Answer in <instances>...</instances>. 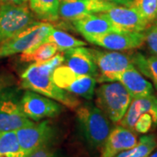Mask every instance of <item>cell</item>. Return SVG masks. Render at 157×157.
Here are the masks:
<instances>
[{
    "mask_svg": "<svg viewBox=\"0 0 157 157\" xmlns=\"http://www.w3.org/2000/svg\"><path fill=\"white\" fill-rule=\"evenodd\" d=\"M62 64L63 53H56L45 62L32 63L20 76V87L54 100L70 109H77L80 101L76 95L58 86L52 79L54 69Z\"/></svg>",
    "mask_w": 157,
    "mask_h": 157,
    "instance_id": "1",
    "label": "cell"
},
{
    "mask_svg": "<svg viewBox=\"0 0 157 157\" xmlns=\"http://www.w3.org/2000/svg\"><path fill=\"white\" fill-rule=\"evenodd\" d=\"M77 124L80 135L92 148H102L110 133L108 118L97 106L86 102L76 109Z\"/></svg>",
    "mask_w": 157,
    "mask_h": 157,
    "instance_id": "2",
    "label": "cell"
},
{
    "mask_svg": "<svg viewBox=\"0 0 157 157\" xmlns=\"http://www.w3.org/2000/svg\"><path fill=\"white\" fill-rule=\"evenodd\" d=\"M132 100L128 90L118 81L106 82L95 92L96 106L113 123L121 121Z\"/></svg>",
    "mask_w": 157,
    "mask_h": 157,
    "instance_id": "3",
    "label": "cell"
},
{
    "mask_svg": "<svg viewBox=\"0 0 157 157\" xmlns=\"http://www.w3.org/2000/svg\"><path fill=\"white\" fill-rule=\"evenodd\" d=\"M27 3L0 6V45L38 22Z\"/></svg>",
    "mask_w": 157,
    "mask_h": 157,
    "instance_id": "4",
    "label": "cell"
},
{
    "mask_svg": "<svg viewBox=\"0 0 157 157\" xmlns=\"http://www.w3.org/2000/svg\"><path fill=\"white\" fill-rule=\"evenodd\" d=\"M22 94L20 88L14 85L0 91V132L16 131L34 122L21 109Z\"/></svg>",
    "mask_w": 157,
    "mask_h": 157,
    "instance_id": "5",
    "label": "cell"
},
{
    "mask_svg": "<svg viewBox=\"0 0 157 157\" xmlns=\"http://www.w3.org/2000/svg\"><path fill=\"white\" fill-rule=\"evenodd\" d=\"M53 28L48 22L34 23L4 44L0 45V59L23 53L36 45L46 42L47 36Z\"/></svg>",
    "mask_w": 157,
    "mask_h": 157,
    "instance_id": "6",
    "label": "cell"
},
{
    "mask_svg": "<svg viewBox=\"0 0 157 157\" xmlns=\"http://www.w3.org/2000/svg\"><path fill=\"white\" fill-rule=\"evenodd\" d=\"M54 83L63 90L76 96L92 100L97 79L93 76L78 74L66 65H60L52 73Z\"/></svg>",
    "mask_w": 157,
    "mask_h": 157,
    "instance_id": "7",
    "label": "cell"
},
{
    "mask_svg": "<svg viewBox=\"0 0 157 157\" xmlns=\"http://www.w3.org/2000/svg\"><path fill=\"white\" fill-rule=\"evenodd\" d=\"M90 52L99 70L97 82H112L113 77L118 73L135 67L131 56L123 52L101 51L94 48H90Z\"/></svg>",
    "mask_w": 157,
    "mask_h": 157,
    "instance_id": "8",
    "label": "cell"
},
{
    "mask_svg": "<svg viewBox=\"0 0 157 157\" xmlns=\"http://www.w3.org/2000/svg\"><path fill=\"white\" fill-rule=\"evenodd\" d=\"M19 145L27 155L42 147L51 146L56 130L49 121H36L16 130Z\"/></svg>",
    "mask_w": 157,
    "mask_h": 157,
    "instance_id": "9",
    "label": "cell"
},
{
    "mask_svg": "<svg viewBox=\"0 0 157 157\" xmlns=\"http://www.w3.org/2000/svg\"><path fill=\"white\" fill-rule=\"evenodd\" d=\"M20 107L24 114L33 121L54 118L62 112L61 105L58 101L30 90L22 94Z\"/></svg>",
    "mask_w": 157,
    "mask_h": 157,
    "instance_id": "10",
    "label": "cell"
},
{
    "mask_svg": "<svg viewBox=\"0 0 157 157\" xmlns=\"http://www.w3.org/2000/svg\"><path fill=\"white\" fill-rule=\"evenodd\" d=\"M89 43L111 51H130L140 48L145 43L144 33L113 31L86 39Z\"/></svg>",
    "mask_w": 157,
    "mask_h": 157,
    "instance_id": "11",
    "label": "cell"
},
{
    "mask_svg": "<svg viewBox=\"0 0 157 157\" xmlns=\"http://www.w3.org/2000/svg\"><path fill=\"white\" fill-rule=\"evenodd\" d=\"M117 31L144 33L149 24L138 11L129 6H115L102 12Z\"/></svg>",
    "mask_w": 157,
    "mask_h": 157,
    "instance_id": "12",
    "label": "cell"
},
{
    "mask_svg": "<svg viewBox=\"0 0 157 157\" xmlns=\"http://www.w3.org/2000/svg\"><path fill=\"white\" fill-rule=\"evenodd\" d=\"M114 6L115 4L105 0H61L59 15L64 19L73 20L89 14L105 12Z\"/></svg>",
    "mask_w": 157,
    "mask_h": 157,
    "instance_id": "13",
    "label": "cell"
},
{
    "mask_svg": "<svg viewBox=\"0 0 157 157\" xmlns=\"http://www.w3.org/2000/svg\"><path fill=\"white\" fill-rule=\"evenodd\" d=\"M137 143L138 138L135 132L118 125L110 130L101 148V157H115L122 151L134 147Z\"/></svg>",
    "mask_w": 157,
    "mask_h": 157,
    "instance_id": "14",
    "label": "cell"
},
{
    "mask_svg": "<svg viewBox=\"0 0 157 157\" xmlns=\"http://www.w3.org/2000/svg\"><path fill=\"white\" fill-rule=\"evenodd\" d=\"M64 63L73 72L78 74L89 75L96 78L99 76V70L94 61L90 48L85 46L75 47L62 52Z\"/></svg>",
    "mask_w": 157,
    "mask_h": 157,
    "instance_id": "15",
    "label": "cell"
},
{
    "mask_svg": "<svg viewBox=\"0 0 157 157\" xmlns=\"http://www.w3.org/2000/svg\"><path fill=\"white\" fill-rule=\"evenodd\" d=\"M75 30L85 39L117 31L103 13L89 14L71 20Z\"/></svg>",
    "mask_w": 157,
    "mask_h": 157,
    "instance_id": "16",
    "label": "cell"
},
{
    "mask_svg": "<svg viewBox=\"0 0 157 157\" xmlns=\"http://www.w3.org/2000/svg\"><path fill=\"white\" fill-rule=\"evenodd\" d=\"M113 81H118L123 85L133 99L150 95L154 92L151 83L135 67L118 73L113 77Z\"/></svg>",
    "mask_w": 157,
    "mask_h": 157,
    "instance_id": "17",
    "label": "cell"
},
{
    "mask_svg": "<svg viewBox=\"0 0 157 157\" xmlns=\"http://www.w3.org/2000/svg\"><path fill=\"white\" fill-rule=\"evenodd\" d=\"M151 113L157 117V97L154 94L133 99L120 125L134 131L135 122L140 114Z\"/></svg>",
    "mask_w": 157,
    "mask_h": 157,
    "instance_id": "18",
    "label": "cell"
},
{
    "mask_svg": "<svg viewBox=\"0 0 157 157\" xmlns=\"http://www.w3.org/2000/svg\"><path fill=\"white\" fill-rule=\"evenodd\" d=\"M61 0H28L30 10L39 20L53 23L59 20Z\"/></svg>",
    "mask_w": 157,
    "mask_h": 157,
    "instance_id": "19",
    "label": "cell"
},
{
    "mask_svg": "<svg viewBox=\"0 0 157 157\" xmlns=\"http://www.w3.org/2000/svg\"><path fill=\"white\" fill-rule=\"evenodd\" d=\"M47 42H50L55 45L58 49V52H63L65 51L79 47V46H85L86 43L80 39H76L71 34L67 33L62 30L56 28H52L49 35L46 39Z\"/></svg>",
    "mask_w": 157,
    "mask_h": 157,
    "instance_id": "20",
    "label": "cell"
},
{
    "mask_svg": "<svg viewBox=\"0 0 157 157\" xmlns=\"http://www.w3.org/2000/svg\"><path fill=\"white\" fill-rule=\"evenodd\" d=\"M132 61L135 67L145 75L146 77L150 78L157 90V56L152 55L150 57H145L141 53L136 52L132 56Z\"/></svg>",
    "mask_w": 157,
    "mask_h": 157,
    "instance_id": "21",
    "label": "cell"
},
{
    "mask_svg": "<svg viewBox=\"0 0 157 157\" xmlns=\"http://www.w3.org/2000/svg\"><path fill=\"white\" fill-rule=\"evenodd\" d=\"M57 52L58 49L56 46L46 41L21 53L20 59L25 62L41 63L50 59L56 54Z\"/></svg>",
    "mask_w": 157,
    "mask_h": 157,
    "instance_id": "22",
    "label": "cell"
},
{
    "mask_svg": "<svg viewBox=\"0 0 157 157\" xmlns=\"http://www.w3.org/2000/svg\"><path fill=\"white\" fill-rule=\"evenodd\" d=\"M17 140L16 131L0 132V157H25Z\"/></svg>",
    "mask_w": 157,
    "mask_h": 157,
    "instance_id": "23",
    "label": "cell"
},
{
    "mask_svg": "<svg viewBox=\"0 0 157 157\" xmlns=\"http://www.w3.org/2000/svg\"><path fill=\"white\" fill-rule=\"evenodd\" d=\"M156 147L157 141L154 135H143L134 147L122 151L115 157H147Z\"/></svg>",
    "mask_w": 157,
    "mask_h": 157,
    "instance_id": "24",
    "label": "cell"
},
{
    "mask_svg": "<svg viewBox=\"0 0 157 157\" xmlns=\"http://www.w3.org/2000/svg\"><path fill=\"white\" fill-rule=\"evenodd\" d=\"M128 6L133 7L150 25L157 17V0H133Z\"/></svg>",
    "mask_w": 157,
    "mask_h": 157,
    "instance_id": "25",
    "label": "cell"
},
{
    "mask_svg": "<svg viewBox=\"0 0 157 157\" xmlns=\"http://www.w3.org/2000/svg\"><path fill=\"white\" fill-rule=\"evenodd\" d=\"M145 43L154 55L157 56V25H152L144 32Z\"/></svg>",
    "mask_w": 157,
    "mask_h": 157,
    "instance_id": "26",
    "label": "cell"
},
{
    "mask_svg": "<svg viewBox=\"0 0 157 157\" xmlns=\"http://www.w3.org/2000/svg\"><path fill=\"white\" fill-rule=\"evenodd\" d=\"M15 84V78L9 72L1 71L0 72V91L5 89L8 86Z\"/></svg>",
    "mask_w": 157,
    "mask_h": 157,
    "instance_id": "27",
    "label": "cell"
},
{
    "mask_svg": "<svg viewBox=\"0 0 157 157\" xmlns=\"http://www.w3.org/2000/svg\"><path fill=\"white\" fill-rule=\"evenodd\" d=\"M54 155L55 152L52 149L51 146H45L36 149L25 157H53Z\"/></svg>",
    "mask_w": 157,
    "mask_h": 157,
    "instance_id": "28",
    "label": "cell"
},
{
    "mask_svg": "<svg viewBox=\"0 0 157 157\" xmlns=\"http://www.w3.org/2000/svg\"><path fill=\"white\" fill-rule=\"evenodd\" d=\"M105 1L115 4V5H118V6H128L133 0H105Z\"/></svg>",
    "mask_w": 157,
    "mask_h": 157,
    "instance_id": "29",
    "label": "cell"
},
{
    "mask_svg": "<svg viewBox=\"0 0 157 157\" xmlns=\"http://www.w3.org/2000/svg\"><path fill=\"white\" fill-rule=\"evenodd\" d=\"M28 0H0V6L4 4H25Z\"/></svg>",
    "mask_w": 157,
    "mask_h": 157,
    "instance_id": "30",
    "label": "cell"
},
{
    "mask_svg": "<svg viewBox=\"0 0 157 157\" xmlns=\"http://www.w3.org/2000/svg\"><path fill=\"white\" fill-rule=\"evenodd\" d=\"M147 157H157V150L155 152L154 151L152 152L151 154H150V155H149Z\"/></svg>",
    "mask_w": 157,
    "mask_h": 157,
    "instance_id": "31",
    "label": "cell"
},
{
    "mask_svg": "<svg viewBox=\"0 0 157 157\" xmlns=\"http://www.w3.org/2000/svg\"><path fill=\"white\" fill-rule=\"evenodd\" d=\"M157 22V17H156V19H155V22L153 23V24H154V25H155V23Z\"/></svg>",
    "mask_w": 157,
    "mask_h": 157,
    "instance_id": "32",
    "label": "cell"
},
{
    "mask_svg": "<svg viewBox=\"0 0 157 157\" xmlns=\"http://www.w3.org/2000/svg\"><path fill=\"white\" fill-rule=\"evenodd\" d=\"M157 25V22L155 23V25Z\"/></svg>",
    "mask_w": 157,
    "mask_h": 157,
    "instance_id": "33",
    "label": "cell"
},
{
    "mask_svg": "<svg viewBox=\"0 0 157 157\" xmlns=\"http://www.w3.org/2000/svg\"><path fill=\"white\" fill-rule=\"evenodd\" d=\"M53 157H57V156H56V155H54V156H53Z\"/></svg>",
    "mask_w": 157,
    "mask_h": 157,
    "instance_id": "34",
    "label": "cell"
}]
</instances>
